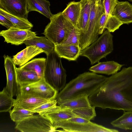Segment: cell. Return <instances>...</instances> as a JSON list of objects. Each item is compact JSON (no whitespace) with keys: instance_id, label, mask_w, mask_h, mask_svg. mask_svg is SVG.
<instances>
[{"instance_id":"1","label":"cell","mask_w":132,"mask_h":132,"mask_svg":"<svg viewBox=\"0 0 132 132\" xmlns=\"http://www.w3.org/2000/svg\"><path fill=\"white\" fill-rule=\"evenodd\" d=\"M88 98L95 107L132 111V67L107 77Z\"/></svg>"},{"instance_id":"2","label":"cell","mask_w":132,"mask_h":132,"mask_svg":"<svg viewBox=\"0 0 132 132\" xmlns=\"http://www.w3.org/2000/svg\"><path fill=\"white\" fill-rule=\"evenodd\" d=\"M107 77L93 72H85L66 84L58 93L56 100L57 104L84 96H89L106 80Z\"/></svg>"},{"instance_id":"3","label":"cell","mask_w":132,"mask_h":132,"mask_svg":"<svg viewBox=\"0 0 132 132\" xmlns=\"http://www.w3.org/2000/svg\"><path fill=\"white\" fill-rule=\"evenodd\" d=\"M90 11L86 31L79 35L80 50L86 48L98 38L99 21L102 14L105 12L103 0H90Z\"/></svg>"},{"instance_id":"4","label":"cell","mask_w":132,"mask_h":132,"mask_svg":"<svg viewBox=\"0 0 132 132\" xmlns=\"http://www.w3.org/2000/svg\"><path fill=\"white\" fill-rule=\"evenodd\" d=\"M61 58L54 50L47 55L44 72L45 81L58 92L64 88L66 82V72Z\"/></svg>"},{"instance_id":"5","label":"cell","mask_w":132,"mask_h":132,"mask_svg":"<svg viewBox=\"0 0 132 132\" xmlns=\"http://www.w3.org/2000/svg\"><path fill=\"white\" fill-rule=\"evenodd\" d=\"M113 36L107 29L89 46L81 50L80 56L87 58L93 65L99 63L113 50Z\"/></svg>"},{"instance_id":"6","label":"cell","mask_w":132,"mask_h":132,"mask_svg":"<svg viewBox=\"0 0 132 132\" xmlns=\"http://www.w3.org/2000/svg\"><path fill=\"white\" fill-rule=\"evenodd\" d=\"M56 131L87 132H118L79 117H75L53 125Z\"/></svg>"},{"instance_id":"7","label":"cell","mask_w":132,"mask_h":132,"mask_svg":"<svg viewBox=\"0 0 132 132\" xmlns=\"http://www.w3.org/2000/svg\"><path fill=\"white\" fill-rule=\"evenodd\" d=\"M15 128L22 132L56 131L50 120L39 114L33 115L16 123Z\"/></svg>"},{"instance_id":"8","label":"cell","mask_w":132,"mask_h":132,"mask_svg":"<svg viewBox=\"0 0 132 132\" xmlns=\"http://www.w3.org/2000/svg\"><path fill=\"white\" fill-rule=\"evenodd\" d=\"M50 19L43 34L55 45L60 44L65 38L67 30L62 12L52 14Z\"/></svg>"},{"instance_id":"9","label":"cell","mask_w":132,"mask_h":132,"mask_svg":"<svg viewBox=\"0 0 132 132\" xmlns=\"http://www.w3.org/2000/svg\"><path fill=\"white\" fill-rule=\"evenodd\" d=\"M20 92L46 99H55L59 92L48 84L44 78L20 87Z\"/></svg>"},{"instance_id":"10","label":"cell","mask_w":132,"mask_h":132,"mask_svg":"<svg viewBox=\"0 0 132 132\" xmlns=\"http://www.w3.org/2000/svg\"><path fill=\"white\" fill-rule=\"evenodd\" d=\"M36 35V32L31 30L14 27L2 30L0 32V35L4 37L5 42L16 45L22 44L26 41L37 37Z\"/></svg>"},{"instance_id":"11","label":"cell","mask_w":132,"mask_h":132,"mask_svg":"<svg viewBox=\"0 0 132 132\" xmlns=\"http://www.w3.org/2000/svg\"><path fill=\"white\" fill-rule=\"evenodd\" d=\"M4 66L7 77V84L5 89L12 97L16 96L20 93V87L16 80V65L12 58L8 55L4 56Z\"/></svg>"},{"instance_id":"12","label":"cell","mask_w":132,"mask_h":132,"mask_svg":"<svg viewBox=\"0 0 132 132\" xmlns=\"http://www.w3.org/2000/svg\"><path fill=\"white\" fill-rule=\"evenodd\" d=\"M27 0H0V8L8 13L27 19Z\"/></svg>"},{"instance_id":"13","label":"cell","mask_w":132,"mask_h":132,"mask_svg":"<svg viewBox=\"0 0 132 132\" xmlns=\"http://www.w3.org/2000/svg\"><path fill=\"white\" fill-rule=\"evenodd\" d=\"M16 96L14 100L13 106H18L30 111L52 100L22 93H20Z\"/></svg>"},{"instance_id":"14","label":"cell","mask_w":132,"mask_h":132,"mask_svg":"<svg viewBox=\"0 0 132 132\" xmlns=\"http://www.w3.org/2000/svg\"><path fill=\"white\" fill-rule=\"evenodd\" d=\"M42 115L49 119L53 125L72 118L77 117L72 109L58 105Z\"/></svg>"},{"instance_id":"15","label":"cell","mask_w":132,"mask_h":132,"mask_svg":"<svg viewBox=\"0 0 132 132\" xmlns=\"http://www.w3.org/2000/svg\"><path fill=\"white\" fill-rule=\"evenodd\" d=\"M43 52L41 49L34 46L27 47L14 55L12 60L16 65L21 67L26 64L32 58Z\"/></svg>"},{"instance_id":"16","label":"cell","mask_w":132,"mask_h":132,"mask_svg":"<svg viewBox=\"0 0 132 132\" xmlns=\"http://www.w3.org/2000/svg\"><path fill=\"white\" fill-rule=\"evenodd\" d=\"M113 15L123 24L132 23V5L128 2H118L114 10Z\"/></svg>"},{"instance_id":"17","label":"cell","mask_w":132,"mask_h":132,"mask_svg":"<svg viewBox=\"0 0 132 132\" xmlns=\"http://www.w3.org/2000/svg\"><path fill=\"white\" fill-rule=\"evenodd\" d=\"M54 51L58 56L69 61H76L80 56L81 51L78 45H55Z\"/></svg>"},{"instance_id":"18","label":"cell","mask_w":132,"mask_h":132,"mask_svg":"<svg viewBox=\"0 0 132 132\" xmlns=\"http://www.w3.org/2000/svg\"><path fill=\"white\" fill-rule=\"evenodd\" d=\"M123 24L115 16L106 15L104 12L101 15L100 20L99 34H102L105 29L110 32H113Z\"/></svg>"},{"instance_id":"19","label":"cell","mask_w":132,"mask_h":132,"mask_svg":"<svg viewBox=\"0 0 132 132\" xmlns=\"http://www.w3.org/2000/svg\"><path fill=\"white\" fill-rule=\"evenodd\" d=\"M123 65L113 61L99 62L90 68L89 70L95 73L113 75L117 73Z\"/></svg>"},{"instance_id":"20","label":"cell","mask_w":132,"mask_h":132,"mask_svg":"<svg viewBox=\"0 0 132 132\" xmlns=\"http://www.w3.org/2000/svg\"><path fill=\"white\" fill-rule=\"evenodd\" d=\"M81 10L77 28L79 35L84 33L87 29L90 11V0H80Z\"/></svg>"},{"instance_id":"21","label":"cell","mask_w":132,"mask_h":132,"mask_svg":"<svg viewBox=\"0 0 132 132\" xmlns=\"http://www.w3.org/2000/svg\"><path fill=\"white\" fill-rule=\"evenodd\" d=\"M50 2L47 0H27V10L36 11L50 19L53 14L50 9Z\"/></svg>"},{"instance_id":"22","label":"cell","mask_w":132,"mask_h":132,"mask_svg":"<svg viewBox=\"0 0 132 132\" xmlns=\"http://www.w3.org/2000/svg\"><path fill=\"white\" fill-rule=\"evenodd\" d=\"M80 10L81 5L79 2L72 1L68 4L66 8L62 12V14L77 28Z\"/></svg>"},{"instance_id":"23","label":"cell","mask_w":132,"mask_h":132,"mask_svg":"<svg viewBox=\"0 0 132 132\" xmlns=\"http://www.w3.org/2000/svg\"><path fill=\"white\" fill-rule=\"evenodd\" d=\"M16 78L17 83L20 87L36 82L41 78L34 71L16 68Z\"/></svg>"},{"instance_id":"24","label":"cell","mask_w":132,"mask_h":132,"mask_svg":"<svg viewBox=\"0 0 132 132\" xmlns=\"http://www.w3.org/2000/svg\"><path fill=\"white\" fill-rule=\"evenodd\" d=\"M45 36L37 37L25 41L27 46H34L42 49L47 55L54 50L55 45Z\"/></svg>"},{"instance_id":"25","label":"cell","mask_w":132,"mask_h":132,"mask_svg":"<svg viewBox=\"0 0 132 132\" xmlns=\"http://www.w3.org/2000/svg\"><path fill=\"white\" fill-rule=\"evenodd\" d=\"M64 17L67 27V33L64 39L60 44L79 46L78 30L69 21Z\"/></svg>"},{"instance_id":"26","label":"cell","mask_w":132,"mask_h":132,"mask_svg":"<svg viewBox=\"0 0 132 132\" xmlns=\"http://www.w3.org/2000/svg\"><path fill=\"white\" fill-rule=\"evenodd\" d=\"M46 58H36L19 67L21 69L36 72L40 78H44V72Z\"/></svg>"},{"instance_id":"27","label":"cell","mask_w":132,"mask_h":132,"mask_svg":"<svg viewBox=\"0 0 132 132\" xmlns=\"http://www.w3.org/2000/svg\"><path fill=\"white\" fill-rule=\"evenodd\" d=\"M0 14L10 20L13 23L14 27L21 29L31 30L33 27V24L27 19L12 15L0 8Z\"/></svg>"},{"instance_id":"28","label":"cell","mask_w":132,"mask_h":132,"mask_svg":"<svg viewBox=\"0 0 132 132\" xmlns=\"http://www.w3.org/2000/svg\"><path fill=\"white\" fill-rule=\"evenodd\" d=\"M61 106L72 109L89 108L91 105L87 96H84L64 101L57 104Z\"/></svg>"},{"instance_id":"29","label":"cell","mask_w":132,"mask_h":132,"mask_svg":"<svg viewBox=\"0 0 132 132\" xmlns=\"http://www.w3.org/2000/svg\"><path fill=\"white\" fill-rule=\"evenodd\" d=\"M113 127L132 131V111H124L123 114L111 122Z\"/></svg>"},{"instance_id":"30","label":"cell","mask_w":132,"mask_h":132,"mask_svg":"<svg viewBox=\"0 0 132 132\" xmlns=\"http://www.w3.org/2000/svg\"><path fill=\"white\" fill-rule=\"evenodd\" d=\"M10 118L14 122L17 123L32 116L34 113L21 107L15 106L9 112Z\"/></svg>"},{"instance_id":"31","label":"cell","mask_w":132,"mask_h":132,"mask_svg":"<svg viewBox=\"0 0 132 132\" xmlns=\"http://www.w3.org/2000/svg\"><path fill=\"white\" fill-rule=\"evenodd\" d=\"M14 99L6 91L5 87L0 92V111L9 112L13 106Z\"/></svg>"},{"instance_id":"32","label":"cell","mask_w":132,"mask_h":132,"mask_svg":"<svg viewBox=\"0 0 132 132\" xmlns=\"http://www.w3.org/2000/svg\"><path fill=\"white\" fill-rule=\"evenodd\" d=\"M95 107L72 109L78 117L82 118L90 121L96 116Z\"/></svg>"},{"instance_id":"33","label":"cell","mask_w":132,"mask_h":132,"mask_svg":"<svg viewBox=\"0 0 132 132\" xmlns=\"http://www.w3.org/2000/svg\"><path fill=\"white\" fill-rule=\"evenodd\" d=\"M57 104V101L55 99L43 104L31 111L34 113H37L39 114L42 115L56 107Z\"/></svg>"},{"instance_id":"34","label":"cell","mask_w":132,"mask_h":132,"mask_svg":"<svg viewBox=\"0 0 132 132\" xmlns=\"http://www.w3.org/2000/svg\"><path fill=\"white\" fill-rule=\"evenodd\" d=\"M118 2V0H103L105 13L106 15H113L114 10Z\"/></svg>"},{"instance_id":"35","label":"cell","mask_w":132,"mask_h":132,"mask_svg":"<svg viewBox=\"0 0 132 132\" xmlns=\"http://www.w3.org/2000/svg\"><path fill=\"white\" fill-rule=\"evenodd\" d=\"M0 23L5 27L7 29L14 27L11 21L3 15L0 14Z\"/></svg>"},{"instance_id":"36","label":"cell","mask_w":132,"mask_h":132,"mask_svg":"<svg viewBox=\"0 0 132 132\" xmlns=\"http://www.w3.org/2000/svg\"><path fill=\"white\" fill-rule=\"evenodd\" d=\"M128 0L132 2V0Z\"/></svg>"}]
</instances>
